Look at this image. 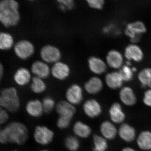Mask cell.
<instances>
[{
	"mask_svg": "<svg viewBox=\"0 0 151 151\" xmlns=\"http://www.w3.org/2000/svg\"><path fill=\"white\" fill-rule=\"evenodd\" d=\"M29 88L34 94H43L47 88V84L45 79L33 76L30 83Z\"/></svg>",
	"mask_w": 151,
	"mask_h": 151,
	"instance_id": "d4e9b609",
	"label": "cell"
},
{
	"mask_svg": "<svg viewBox=\"0 0 151 151\" xmlns=\"http://www.w3.org/2000/svg\"><path fill=\"white\" fill-rule=\"evenodd\" d=\"M122 151H137L131 147H125L122 150Z\"/></svg>",
	"mask_w": 151,
	"mask_h": 151,
	"instance_id": "ab89813d",
	"label": "cell"
},
{
	"mask_svg": "<svg viewBox=\"0 0 151 151\" xmlns=\"http://www.w3.org/2000/svg\"><path fill=\"white\" fill-rule=\"evenodd\" d=\"M20 18L19 4L16 0L0 1V23L4 27L16 26Z\"/></svg>",
	"mask_w": 151,
	"mask_h": 151,
	"instance_id": "6da1fadb",
	"label": "cell"
},
{
	"mask_svg": "<svg viewBox=\"0 0 151 151\" xmlns=\"http://www.w3.org/2000/svg\"><path fill=\"white\" fill-rule=\"evenodd\" d=\"M29 69L33 76L46 80L50 76L51 65L40 59L33 61Z\"/></svg>",
	"mask_w": 151,
	"mask_h": 151,
	"instance_id": "8fae6325",
	"label": "cell"
},
{
	"mask_svg": "<svg viewBox=\"0 0 151 151\" xmlns=\"http://www.w3.org/2000/svg\"><path fill=\"white\" fill-rule=\"evenodd\" d=\"M82 109L85 115L90 119H94L102 114V105L98 100L94 98H89L84 101Z\"/></svg>",
	"mask_w": 151,
	"mask_h": 151,
	"instance_id": "7c38bea8",
	"label": "cell"
},
{
	"mask_svg": "<svg viewBox=\"0 0 151 151\" xmlns=\"http://www.w3.org/2000/svg\"><path fill=\"white\" fill-rule=\"evenodd\" d=\"M100 130L102 137L107 140H113L117 135L116 127L109 121H105L102 122L100 126Z\"/></svg>",
	"mask_w": 151,
	"mask_h": 151,
	"instance_id": "603a6c76",
	"label": "cell"
},
{
	"mask_svg": "<svg viewBox=\"0 0 151 151\" xmlns=\"http://www.w3.org/2000/svg\"><path fill=\"white\" fill-rule=\"evenodd\" d=\"M14 53L20 60H28L35 54V45L29 40L23 39L18 41L13 47Z\"/></svg>",
	"mask_w": 151,
	"mask_h": 151,
	"instance_id": "277c9868",
	"label": "cell"
},
{
	"mask_svg": "<svg viewBox=\"0 0 151 151\" xmlns=\"http://www.w3.org/2000/svg\"><path fill=\"white\" fill-rule=\"evenodd\" d=\"M119 98L124 105L132 106L137 101V97L132 87L125 86L122 87L119 92Z\"/></svg>",
	"mask_w": 151,
	"mask_h": 151,
	"instance_id": "ffe728a7",
	"label": "cell"
},
{
	"mask_svg": "<svg viewBox=\"0 0 151 151\" xmlns=\"http://www.w3.org/2000/svg\"><path fill=\"white\" fill-rule=\"evenodd\" d=\"M0 128H1V127H0Z\"/></svg>",
	"mask_w": 151,
	"mask_h": 151,
	"instance_id": "ee69618b",
	"label": "cell"
},
{
	"mask_svg": "<svg viewBox=\"0 0 151 151\" xmlns=\"http://www.w3.org/2000/svg\"><path fill=\"white\" fill-rule=\"evenodd\" d=\"M105 83L110 89L116 90L122 88L124 81L119 71H112L106 73Z\"/></svg>",
	"mask_w": 151,
	"mask_h": 151,
	"instance_id": "d6986e66",
	"label": "cell"
},
{
	"mask_svg": "<svg viewBox=\"0 0 151 151\" xmlns=\"http://www.w3.org/2000/svg\"><path fill=\"white\" fill-rule=\"evenodd\" d=\"M71 71L69 64L61 60L51 65L50 76L57 81H65L70 77Z\"/></svg>",
	"mask_w": 151,
	"mask_h": 151,
	"instance_id": "52a82bcc",
	"label": "cell"
},
{
	"mask_svg": "<svg viewBox=\"0 0 151 151\" xmlns=\"http://www.w3.org/2000/svg\"><path fill=\"white\" fill-rule=\"evenodd\" d=\"M64 145L68 150L77 151L80 148V141L76 136H69L64 140Z\"/></svg>",
	"mask_w": 151,
	"mask_h": 151,
	"instance_id": "f546056e",
	"label": "cell"
},
{
	"mask_svg": "<svg viewBox=\"0 0 151 151\" xmlns=\"http://www.w3.org/2000/svg\"><path fill=\"white\" fill-rule=\"evenodd\" d=\"M71 122V120L58 117L57 121V127L60 129H65L69 127Z\"/></svg>",
	"mask_w": 151,
	"mask_h": 151,
	"instance_id": "e575fe53",
	"label": "cell"
},
{
	"mask_svg": "<svg viewBox=\"0 0 151 151\" xmlns=\"http://www.w3.org/2000/svg\"><path fill=\"white\" fill-rule=\"evenodd\" d=\"M143 102L146 106L151 108V89H148L144 93Z\"/></svg>",
	"mask_w": 151,
	"mask_h": 151,
	"instance_id": "8d00e7d4",
	"label": "cell"
},
{
	"mask_svg": "<svg viewBox=\"0 0 151 151\" xmlns=\"http://www.w3.org/2000/svg\"><path fill=\"white\" fill-rule=\"evenodd\" d=\"M54 137V132L47 126L38 125L35 128L34 139L40 145H48L53 141Z\"/></svg>",
	"mask_w": 151,
	"mask_h": 151,
	"instance_id": "ba28073f",
	"label": "cell"
},
{
	"mask_svg": "<svg viewBox=\"0 0 151 151\" xmlns=\"http://www.w3.org/2000/svg\"><path fill=\"white\" fill-rule=\"evenodd\" d=\"M25 111L28 115L32 118L41 117L44 113L42 100L38 99L29 100L26 104Z\"/></svg>",
	"mask_w": 151,
	"mask_h": 151,
	"instance_id": "ac0fdd59",
	"label": "cell"
},
{
	"mask_svg": "<svg viewBox=\"0 0 151 151\" xmlns=\"http://www.w3.org/2000/svg\"><path fill=\"white\" fill-rule=\"evenodd\" d=\"M2 108L9 113H15L19 110L21 100L18 91L13 86L3 88L0 92Z\"/></svg>",
	"mask_w": 151,
	"mask_h": 151,
	"instance_id": "3957f363",
	"label": "cell"
},
{
	"mask_svg": "<svg viewBox=\"0 0 151 151\" xmlns=\"http://www.w3.org/2000/svg\"><path fill=\"white\" fill-rule=\"evenodd\" d=\"M138 147L143 150H151V132L149 131L141 132L137 139Z\"/></svg>",
	"mask_w": 151,
	"mask_h": 151,
	"instance_id": "4316f807",
	"label": "cell"
},
{
	"mask_svg": "<svg viewBox=\"0 0 151 151\" xmlns=\"http://www.w3.org/2000/svg\"><path fill=\"white\" fill-rule=\"evenodd\" d=\"M105 61L108 67L114 69H120L124 65V56L116 50H111L108 52L105 56Z\"/></svg>",
	"mask_w": 151,
	"mask_h": 151,
	"instance_id": "e0dca14e",
	"label": "cell"
},
{
	"mask_svg": "<svg viewBox=\"0 0 151 151\" xmlns=\"http://www.w3.org/2000/svg\"><path fill=\"white\" fill-rule=\"evenodd\" d=\"M3 129L7 143L22 145H24L28 139L27 127L22 122L17 121L10 122Z\"/></svg>",
	"mask_w": 151,
	"mask_h": 151,
	"instance_id": "7a4b0ae2",
	"label": "cell"
},
{
	"mask_svg": "<svg viewBox=\"0 0 151 151\" xmlns=\"http://www.w3.org/2000/svg\"><path fill=\"white\" fill-rule=\"evenodd\" d=\"M33 77L29 68L20 67L14 73L13 80L16 85L20 87H24L29 85Z\"/></svg>",
	"mask_w": 151,
	"mask_h": 151,
	"instance_id": "5bb4252c",
	"label": "cell"
},
{
	"mask_svg": "<svg viewBox=\"0 0 151 151\" xmlns=\"http://www.w3.org/2000/svg\"><path fill=\"white\" fill-rule=\"evenodd\" d=\"M39 151H50L49 150H45H45H40Z\"/></svg>",
	"mask_w": 151,
	"mask_h": 151,
	"instance_id": "b9f144b4",
	"label": "cell"
},
{
	"mask_svg": "<svg viewBox=\"0 0 151 151\" xmlns=\"http://www.w3.org/2000/svg\"><path fill=\"white\" fill-rule=\"evenodd\" d=\"M91 8L96 10H101L104 7L105 0H85Z\"/></svg>",
	"mask_w": 151,
	"mask_h": 151,
	"instance_id": "836d02e7",
	"label": "cell"
},
{
	"mask_svg": "<svg viewBox=\"0 0 151 151\" xmlns=\"http://www.w3.org/2000/svg\"><path fill=\"white\" fill-rule=\"evenodd\" d=\"M124 56L128 61L140 62L144 58V52L137 44H130L125 49Z\"/></svg>",
	"mask_w": 151,
	"mask_h": 151,
	"instance_id": "2e32d148",
	"label": "cell"
},
{
	"mask_svg": "<svg viewBox=\"0 0 151 151\" xmlns=\"http://www.w3.org/2000/svg\"><path fill=\"white\" fill-rule=\"evenodd\" d=\"M93 151H106L108 148L107 140L102 136L94 134L93 137Z\"/></svg>",
	"mask_w": 151,
	"mask_h": 151,
	"instance_id": "f1b7e54d",
	"label": "cell"
},
{
	"mask_svg": "<svg viewBox=\"0 0 151 151\" xmlns=\"http://www.w3.org/2000/svg\"><path fill=\"white\" fill-rule=\"evenodd\" d=\"M87 67L94 76L103 75L106 73L108 66L105 60L96 55H91L86 60Z\"/></svg>",
	"mask_w": 151,
	"mask_h": 151,
	"instance_id": "30bf717a",
	"label": "cell"
},
{
	"mask_svg": "<svg viewBox=\"0 0 151 151\" xmlns=\"http://www.w3.org/2000/svg\"><path fill=\"white\" fill-rule=\"evenodd\" d=\"M2 99L1 98V96H0V107H2Z\"/></svg>",
	"mask_w": 151,
	"mask_h": 151,
	"instance_id": "60d3db41",
	"label": "cell"
},
{
	"mask_svg": "<svg viewBox=\"0 0 151 151\" xmlns=\"http://www.w3.org/2000/svg\"><path fill=\"white\" fill-rule=\"evenodd\" d=\"M40 59L52 65L62 60V51L59 47L52 44H46L41 47L39 50Z\"/></svg>",
	"mask_w": 151,
	"mask_h": 151,
	"instance_id": "5b68a950",
	"label": "cell"
},
{
	"mask_svg": "<svg viewBox=\"0 0 151 151\" xmlns=\"http://www.w3.org/2000/svg\"><path fill=\"white\" fill-rule=\"evenodd\" d=\"M109 116L111 121L116 124H121L126 118V115L122 109V105L119 103H114L109 110Z\"/></svg>",
	"mask_w": 151,
	"mask_h": 151,
	"instance_id": "44dd1931",
	"label": "cell"
},
{
	"mask_svg": "<svg viewBox=\"0 0 151 151\" xmlns=\"http://www.w3.org/2000/svg\"><path fill=\"white\" fill-rule=\"evenodd\" d=\"M121 74L124 81L129 82L132 81L134 77V71L132 68L130 67V65L125 64L124 65L119 71Z\"/></svg>",
	"mask_w": 151,
	"mask_h": 151,
	"instance_id": "1f68e13d",
	"label": "cell"
},
{
	"mask_svg": "<svg viewBox=\"0 0 151 151\" xmlns=\"http://www.w3.org/2000/svg\"><path fill=\"white\" fill-rule=\"evenodd\" d=\"M83 87L84 92L87 94L95 95L103 90L104 82L99 76L94 75L89 77L84 82Z\"/></svg>",
	"mask_w": 151,
	"mask_h": 151,
	"instance_id": "4fadbf2b",
	"label": "cell"
},
{
	"mask_svg": "<svg viewBox=\"0 0 151 151\" xmlns=\"http://www.w3.org/2000/svg\"><path fill=\"white\" fill-rule=\"evenodd\" d=\"M55 111L60 118L72 121L76 112L75 106L66 100H60L56 104Z\"/></svg>",
	"mask_w": 151,
	"mask_h": 151,
	"instance_id": "9a60e30c",
	"label": "cell"
},
{
	"mask_svg": "<svg viewBox=\"0 0 151 151\" xmlns=\"http://www.w3.org/2000/svg\"><path fill=\"white\" fill-rule=\"evenodd\" d=\"M147 31V27L145 24L138 20L128 24L124 30V33L129 38L132 43L137 44L140 41L142 35Z\"/></svg>",
	"mask_w": 151,
	"mask_h": 151,
	"instance_id": "8992f818",
	"label": "cell"
},
{
	"mask_svg": "<svg viewBox=\"0 0 151 151\" xmlns=\"http://www.w3.org/2000/svg\"><path fill=\"white\" fill-rule=\"evenodd\" d=\"M59 4V8L60 10L66 11L71 10L74 5V0H57Z\"/></svg>",
	"mask_w": 151,
	"mask_h": 151,
	"instance_id": "d6a6232c",
	"label": "cell"
},
{
	"mask_svg": "<svg viewBox=\"0 0 151 151\" xmlns=\"http://www.w3.org/2000/svg\"><path fill=\"white\" fill-rule=\"evenodd\" d=\"M84 92L83 86L78 83H73L65 90V100L75 106L80 105L84 100Z\"/></svg>",
	"mask_w": 151,
	"mask_h": 151,
	"instance_id": "9c48e42d",
	"label": "cell"
},
{
	"mask_svg": "<svg viewBox=\"0 0 151 151\" xmlns=\"http://www.w3.org/2000/svg\"><path fill=\"white\" fill-rule=\"evenodd\" d=\"M8 144L3 129L0 128V144Z\"/></svg>",
	"mask_w": 151,
	"mask_h": 151,
	"instance_id": "74e56055",
	"label": "cell"
},
{
	"mask_svg": "<svg viewBox=\"0 0 151 151\" xmlns=\"http://www.w3.org/2000/svg\"><path fill=\"white\" fill-rule=\"evenodd\" d=\"M138 79L144 87L151 89V68H143L138 73Z\"/></svg>",
	"mask_w": 151,
	"mask_h": 151,
	"instance_id": "83f0119b",
	"label": "cell"
},
{
	"mask_svg": "<svg viewBox=\"0 0 151 151\" xmlns=\"http://www.w3.org/2000/svg\"><path fill=\"white\" fill-rule=\"evenodd\" d=\"M9 118V113L5 109L0 107V127L6 124Z\"/></svg>",
	"mask_w": 151,
	"mask_h": 151,
	"instance_id": "d590c367",
	"label": "cell"
},
{
	"mask_svg": "<svg viewBox=\"0 0 151 151\" xmlns=\"http://www.w3.org/2000/svg\"><path fill=\"white\" fill-rule=\"evenodd\" d=\"M15 43L14 38L11 33L5 32H0V50H9L13 48Z\"/></svg>",
	"mask_w": 151,
	"mask_h": 151,
	"instance_id": "484cf974",
	"label": "cell"
},
{
	"mask_svg": "<svg viewBox=\"0 0 151 151\" xmlns=\"http://www.w3.org/2000/svg\"><path fill=\"white\" fill-rule=\"evenodd\" d=\"M73 131L76 137L81 139H87L92 133L91 127L81 121L75 122L73 125Z\"/></svg>",
	"mask_w": 151,
	"mask_h": 151,
	"instance_id": "7402d4cb",
	"label": "cell"
},
{
	"mask_svg": "<svg viewBox=\"0 0 151 151\" xmlns=\"http://www.w3.org/2000/svg\"><path fill=\"white\" fill-rule=\"evenodd\" d=\"M119 134L122 140L127 142H131L136 137V130L129 124H122L119 128Z\"/></svg>",
	"mask_w": 151,
	"mask_h": 151,
	"instance_id": "cb8c5ba5",
	"label": "cell"
},
{
	"mask_svg": "<svg viewBox=\"0 0 151 151\" xmlns=\"http://www.w3.org/2000/svg\"><path fill=\"white\" fill-rule=\"evenodd\" d=\"M44 112L46 114L51 113L56 107V104L53 97L47 96L42 100Z\"/></svg>",
	"mask_w": 151,
	"mask_h": 151,
	"instance_id": "4dcf8cb0",
	"label": "cell"
},
{
	"mask_svg": "<svg viewBox=\"0 0 151 151\" xmlns=\"http://www.w3.org/2000/svg\"><path fill=\"white\" fill-rule=\"evenodd\" d=\"M29 1H34V0H29Z\"/></svg>",
	"mask_w": 151,
	"mask_h": 151,
	"instance_id": "7bdbcfd3",
	"label": "cell"
},
{
	"mask_svg": "<svg viewBox=\"0 0 151 151\" xmlns=\"http://www.w3.org/2000/svg\"><path fill=\"white\" fill-rule=\"evenodd\" d=\"M4 68L2 63L0 61V84L4 77Z\"/></svg>",
	"mask_w": 151,
	"mask_h": 151,
	"instance_id": "f35d334b",
	"label": "cell"
}]
</instances>
